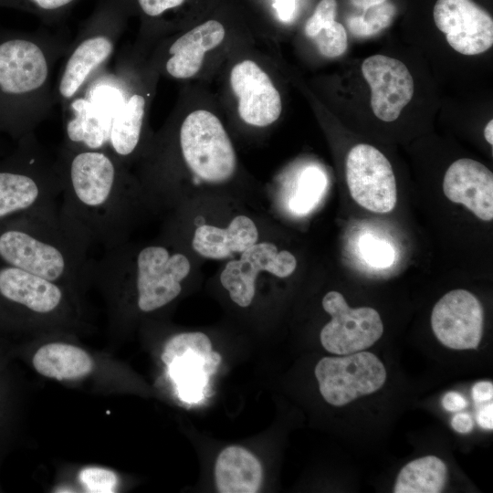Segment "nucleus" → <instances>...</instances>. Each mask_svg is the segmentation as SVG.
Returning a JSON list of instances; mask_svg holds the SVG:
<instances>
[{
    "label": "nucleus",
    "mask_w": 493,
    "mask_h": 493,
    "mask_svg": "<svg viewBox=\"0 0 493 493\" xmlns=\"http://www.w3.org/2000/svg\"><path fill=\"white\" fill-rule=\"evenodd\" d=\"M58 210L66 224L92 249L126 242L137 188L128 166L103 150L61 145Z\"/></svg>",
    "instance_id": "1"
},
{
    "label": "nucleus",
    "mask_w": 493,
    "mask_h": 493,
    "mask_svg": "<svg viewBox=\"0 0 493 493\" xmlns=\"http://www.w3.org/2000/svg\"><path fill=\"white\" fill-rule=\"evenodd\" d=\"M69 40L39 33L0 32V133L16 142L35 132L55 106L52 71Z\"/></svg>",
    "instance_id": "2"
},
{
    "label": "nucleus",
    "mask_w": 493,
    "mask_h": 493,
    "mask_svg": "<svg viewBox=\"0 0 493 493\" xmlns=\"http://www.w3.org/2000/svg\"><path fill=\"white\" fill-rule=\"evenodd\" d=\"M58 205L0 223V263L75 295L91 283L93 258L89 246L62 219Z\"/></svg>",
    "instance_id": "3"
},
{
    "label": "nucleus",
    "mask_w": 493,
    "mask_h": 493,
    "mask_svg": "<svg viewBox=\"0 0 493 493\" xmlns=\"http://www.w3.org/2000/svg\"><path fill=\"white\" fill-rule=\"evenodd\" d=\"M190 270V261L183 253H172L162 245L134 248L124 242L93 258L91 283L101 288L110 305L132 292L136 308L149 313L180 295Z\"/></svg>",
    "instance_id": "4"
},
{
    "label": "nucleus",
    "mask_w": 493,
    "mask_h": 493,
    "mask_svg": "<svg viewBox=\"0 0 493 493\" xmlns=\"http://www.w3.org/2000/svg\"><path fill=\"white\" fill-rule=\"evenodd\" d=\"M62 177L55 156L35 132L0 156V223L59 204Z\"/></svg>",
    "instance_id": "5"
},
{
    "label": "nucleus",
    "mask_w": 493,
    "mask_h": 493,
    "mask_svg": "<svg viewBox=\"0 0 493 493\" xmlns=\"http://www.w3.org/2000/svg\"><path fill=\"white\" fill-rule=\"evenodd\" d=\"M65 287L23 269L0 263V321L12 324L65 322L69 315Z\"/></svg>",
    "instance_id": "6"
},
{
    "label": "nucleus",
    "mask_w": 493,
    "mask_h": 493,
    "mask_svg": "<svg viewBox=\"0 0 493 493\" xmlns=\"http://www.w3.org/2000/svg\"><path fill=\"white\" fill-rule=\"evenodd\" d=\"M177 141L185 165L208 183L230 179L236 168V156L221 121L207 110L188 113L180 123Z\"/></svg>",
    "instance_id": "7"
},
{
    "label": "nucleus",
    "mask_w": 493,
    "mask_h": 493,
    "mask_svg": "<svg viewBox=\"0 0 493 493\" xmlns=\"http://www.w3.org/2000/svg\"><path fill=\"white\" fill-rule=\"evenodd\" d=\"M121 25L115 17L100 16L70 42L63 68L54 87L56 104L63 108L112 58Z\"/></svg>",
    "instance_id": "8"
},
{
    "label": "nucleus",
    "mask_w": 493,
    "mask_h": 493,
    "mask_svg": "<svg viewBox=\"0 0 493 493\" xmlns=\"http://www.w3.org/2000/svg\"><path fill=\"white\" fill-rule=\"evenodd\" d=\"M315 376L324 400L334 406H342L378 391L384 384L387 373L376 355L361 351L322 358L315 367Z\"/></svg>",
    "instance_id": "9"
},
{
    "label": "nucleus",
    "mask_w": 493,
    "mask_h": 493,
    "mask_svg": "<svg viewBox=\"0 0 493 493\" xmlns=\"http://www.w3.org/2000/svg\"><path fill=\"white\" fill-rule=\"evenodd\" d=\"M122 87L110 123L106 152L128 166L142 144L149 104L145 68L121 56Z\"/></svg>",
    "instance_id": "10"
},
{
    "label": "nucleus",
    "mask_w": 493,
    "mask_h": 493,
    "mask_svg": "<svg viewBox=\"0 0 493 493\" xmlns=\"http://www.w3.org/2000/svg\"><path fill=\"white\" fill-rule=\"evenodd\" d=\"M162 360L174 380L179 397L185 403L201 402L208 391L210 377L221 362L203 332H184L170 338Z\"/></svg>",
    "instance_id": "11"
},
{
    "label": "nucleus",
    "mask_w": 493,
    "mask_h": 493,
    "mask_svg": "<svg viewBox=\"0 0 493 493\" xmlns=\"http://www.w3.org/2000/svg\"><path fill=\"white\" fill-rule=\"evenodd\" d=\"M346 181L352 199L378 214L393 210L397 202L394 173L388 159L369 144H357L346 158Z\"/></svg>",
    "instance_id": "12"
},
{
    "label": "nucleus",
    "mask_w": 493,
    "mask_h": 493,
    "mask_svg": "<svg viewBox=\"0 0 493 493\" xmlns=\"http://www.w3.org/2000/svg\"><path fill=\"white\" fill-rule=\"evenodd\" d=\"M324 310L331 320L321 330L323 348L336 355H347L371 347L383 335V325L377 310L370 307L351 309L338 291L322 299Z\"/></svg>",
    "instance_id": "13"
},
{
    "label": "nucleus",
    "mask_w": 493,
    "mask_h": 493,
    "mask_svg": "<svg viewBox=\"0 0 493 493\" xmlns=\"http://www.w3.org/2000/svg\"><path fill=\"white\" fill-rule=\"evenodd\" d=\"M296 267L297 259L289 251H278L277 246L270 242H257L242 252L238 260L226 264L220 274V282L236 304L247 307L254 299L256 279L260 271L287 278Z\"/></svg>",
    "instance_id": "14"
},
{
    "label": "nucleus",
    "mask_w": 493,
    "mask_h": 493,
    "mask_svg": "<svg viewBox=\"0 0 493 493\" xmlns=\"http://www.w3.org/2000/svg\"><path fill=\"white\" fill-rule=\"evenodd\" d=\"M433 16L450 47L460 54L477 55L493 45V19L473 0H437Z\"/></svg>",
    "instance_id": "15"
},
{
    "label": "nucleus",
    "mask_w": 493,
    "mask_h": 493,
    "mask_svg": "<svg viewBox=\"0 0 493 493\" xmlns=\"http://www.w3.org/2000/svg\"><path fill=\"white\" fill-rule=\"evenodd\" d=\"M483 307L466 289H454L434 306L431 326L437 340L453 350L477 349L483 333Z\"/></svg>",
    "instance_id": "16"
},
{
    "label": "nucleus",
    "mask_w": 493,
    "mask_h": 493,
    "mask_svg": "<svg viewBox=\"0 0 493 493\" xmlns=\"http://www.w3.org/2000/svg\"><path fill=\"white\" fill-rule=\"evenodd\" d=\"M362 75L371 88V107L383 121H393L410 102L414 91L413 77L400 60L374 55L362 65Z\"/></svg>",
    "instance_id": "17"
},
{
    "label": "nucleus",
    "mask_w": 493,
    "mask_h": 493,
    "mask_svg": "<svg viewBox=\"0 0 493 493\" xmlns=\"http://www.w3.org/2000/svg\"><path fill=\"white\" fill-rule=\"evenodd\" d=\"M230 84L244 122L266 127L279 118L282 111L280 94L267 72L255 61L246 59L236 63L230 72Z\"/></svg>",
    "instance_id": "18"
},
{
    "label": "nucleus",
    "mask_w": 493,
    "mask_h": 493,
    "mask_svg": "<svg viewBox=\"0 0 493 493\" xmlns=\"http://www.w3.org/2000/svg\"><path fill=\"white\" fill-rule=\"evenodd\" d=\"M226 36L223 25L207 20L179 36L157 53L156 70L176 79H191L200 70L205 54Z\"/></svg>",
    "instance_id": "19"
},
{
    "label": "nucleus",
    "mask_w": 493,
    "mask_h": 493,
    "mask_svg": "<svg viewBox=\"0 0 493 493\" xmlns=\"http://www.w3.org/2000/svg\"><path fill=\"white\" fill-rule=\"evenodd\" d=\"M443 191L483 221L493 219V173L477 161L461 158L446 170Z\"/></svg>",
    "instance_id": "20"
},
{
    "label": "nucleus",
    "mask_w": 493,
    "mask_h": 493,
    "mask_svg": "<svg viewBox=\"0 0 493 493\" xmlns=\"http://www.w3.org/2000/svg\"><path fill=\"white\" fill-rule=\"evenodd\" d=\"M258 230L246 215H236L226 228L211 225L198 226L192 240L193 248L201 256L223 259L242 253L257 242Z\"/></svg>",
    "instance_id": "21"
},
{
    "label": "nucleus",
    "mask_w": 493,
    "mask_h": 493,
    "mask_svg": "<svg viewBox=\"0 0 493 493\" xmlns=\"http://www.w3.org/2000/svg\"><path fill=\"white\" fill-rule=\"evenodd\" d=\"M215 477L221 493H256L260 488L263 470L258 459L249 451L231 446L218 456Z\"/></svg>",
    "instance_id": "22"
},
{
    "label": "nucleus",
    "mask_w": 493,
    "mask_h": 493,
    "mask_svg": "<svg viewBox=\"0 0 493 493\" xmlns=\"http://www.w3.org/2000/svg\"><path fill=\"white\" fill-rule=\"evenodd\" d=\"M32 364L42 376L58 381L84 378L94 368V362L86 351L59 341L46 343L38 348Z\"/></svg>",
    "instance_id": "23"
},
{
    "label": "nucleus",
    "mask_w": 493,
    "mask_h": 493,
    "mask_svg": "<svg viewBox=\"0 0 493 493\" xmlns=\"http://www.w3.org/2000/svg\"><path fill=\"white\" fill-rule=\"evenodd\" d=\"M447 479L446 464L435 456H426L406 464L399 472L394 493H439Z\"/></svg>",
    "instance_id": "24"
},
{
    "label": "nucleus",
    "mask_w": 493,
    "mask_h": 493,
    "mask_svg": "<svg viewBox=\"0 0 493 493\" xmlns=\"http://www.w3.org/2000/svg\"><path fill=\"white\" fill-rule=\"evenodd\" d=\"M364 11L362 16H352L348 19L350 31L359 37L375 35L387 27L393 21L395 7L385 1Z\"/></svg>",
    "instance_id": "25"
},
{
    "label": "nucleus",
    "mask_w": 493,
    "mask_h": 493,
    "mask_svg": "<svg viewBox=\"0 0 493 493\" xmlns=\"http://www.w3.org/2000/svg\"><path fill=\"white\" fill-rule=\"evenodd\" d=\"M325 184V178L319 170L310 168L304 172L290 201L291 209L299 214L309 212L320 200Z\"/></svg>",
    "instance_id": "26"
},
{
    "label": "nucleus",
    "mask_w": 493,
    "mask_h": 493,
    "mask_svg": "<svg viewBox=\"0 0 493 493\" xmlns=\"http://www.w3.org/2000/svg\"><path fill=\"white\" fill-rule=\"evenodd\" d=\"M312 38L320 53L329 58L340 57L347 49L346 30L341 23L335 20L321 28Z\"/></svg>",
    "instance_id": "27"
},
{
    "label": "nucleus",
    "mask_w": 493,
    "mask_h": 493,
    "mask_svg": "<svg viewBox=\"0 0 493 493\" xmlns=\"http://www.w3.org/2000/svg\"><path fill=\"white\" fill-rule=\"evenodd\" d=\"M79 478L91 492H113L118 483L112 471L99 467L83 469Z\"/></svg>",
    "instance_id": "28"
},
{
    "label": "nucleus",
    "mask_w": 493,
    "mask_h": 493,
    "mask_svg": "<svg viewBox=\"0 0 493 493\" xmlns=\"http://www.w3.org/2000/svg\"><path fill=\"white\" fill-rule=\"evenodd\" d=\"M361 249L367 262L375 267H387L393 263V251L384 241L364 236L361 243Z\"/></svg>",
    "instance_id": "29"
},
{
    "label": "nucleus",
    "mask_w": 493,
    "mask_h": 493,
    "mask_svg": "<svg viewBox=\"0 0 493 493\" xmlns=\"http://www.w3.org/2000/svg\"><path fill=\"white\" fill-rule=\"evenodd\" d=\"M336 12V0H320L313 15L306 22V36L312 38L321 28L331 24L335 20Z\"/></svg>",
    "instance_id": "30"
},
{
    "label": "nucleus",
    "mask_w": 493,
    "mask_h": 493,
    "mask_svg": "<svg viewBox=\"0 0 493 493\" xmlns=\"http://www.w3.org/2000/svg\"><path fill=\"white\" fill-rule=\"evenodd\" d=\"M75 0H0V5L31 6L40 12L62 10Z\"/></svg>",
    "instance_id": "31"
},
{
    "label": "nucleus",
    "mask_w": 493,
    "mask_h": 493,
    "mask_svg": "<svg viewBox=\"0 0 493 493\" xmlns=\"http://www.w3.org/2000/svg\"><path fill=\"white\" fill-rule=\"evenodd\" d=\"M184 0H137L142 12L149 17H158L165 11L181 5Z\"/></svg>",
    "instance_id": "32"
},
{
    "label": "nucleus",
    "mask_w": 493,
    "mask_h": 493,
    "mask_svg": "<svg viewBox=\"0 0 493 493\" xmlns=\"http://www.w3.org/2000/svg\"><path fill=\"white\" fill-rule=\"evenodd\" d=\"M476 420L480 427L486 430L493 429V403L492 401L477 404Z\"/></svg>",
    "instance_id": "33"
},
{
    "label": "nucleus",
    "mask_w": 493,
    "mask_h": 493,
    "mask_svg": "<svg viewBox=\"0 0 493 493\" xmlns=\"http://www.w3.org/2000/svg\"><path fill=\"white\" fill-rule=\"evenodd\" d=\"M472 397L476 404L492 401L493 384L488 381H481L475 383L472 388Z\"/></svg>",
    "instance_id": "34"
},
{
    "label": "nucleus",
    "mask_w": 493,
    "mask_h": 493,
    "mask_svg": "<svg viewBox=\"0 0 493 493\" xmlns=\"http://www.w3.org/2000/svg\"><path fill=\"white\" fill-rule=\"evenodd\" d=\"M442 405L449 412H458L467 406V402L459 393L447 392L442 398Z\"/></svg>",
    "instance_id": "35"
},
{
    "label": "nucleus",
    "mask_w": 493,
    "mask_h": 493,
    "mask_svg": "<svg viewBox=\"0 0 493 493\" xmlns=\"http://www.w3.org/2000/svg\"><path fill=\"white\" fill-rule=\"evenodd\" d=\"M453 429L461 434H467L473 430L474 423L471 416L467 413H457L451 420Z\"/></svg>",
    "instance_id": "36"
},
{
    "label": "nucleus",
    "mask_w": 493,
    "mask_h": 493,
    "mask_svg": "<svg viewBox=\"0 0 493 493\" xmlns=\"http://www.w3.org/2000/svg\"><path fill=\"white\" fill-rule=\"evenodd\" d=\"M278 16L283 21L291 19L296 5V0H274Z\"/></svg>",
    "instance_id": "37"
},
{
    "label": "nucleus",
    "mask_w": 493,
    "mask_h": 493,
    "mask_svg": "<svg viewBox=\"0 0 493 493\" xmlns=\"http://www.w3.org/2000/svg\"><path fill=\"white\" fill-rule=\"evenodd\" d=\"M386 0H358L357 5L361 6L363 10H366L372 6L381 5Z\"/></svg>",
    "instance_id": "38"
},
{
    "label": "nucleus",
    "mask_w": 493,
    "mask_h": 493,
    "mask_svg": "<svg viewBox=\"0 0 493 493\" xmlns=\"http://www.w3.org/2000/svg\"><path fill=\"white\" fill-rule=\"evenodd\" d=\"M484 137L486 141L493 145V121L490 120L484 129Z\"/></svg>",
    "instance_id": "39"
},
{
    "label": "nucleus",
    "mask_w": 493,
    "mask_h": 493,
    "mask_svg": "<svg viewBox=\"0 0 493 493\" xmlns=\"http://www.w3.org/2000/svg\"><path fill=\"white\" fill-rule=\"evenodd\" d=\"M1 137H2V134L0 133V156L5 154V152L3 151V147H2V143H1Z\"/></svg>",
    "instance_id": "40"
}]
</instances>
